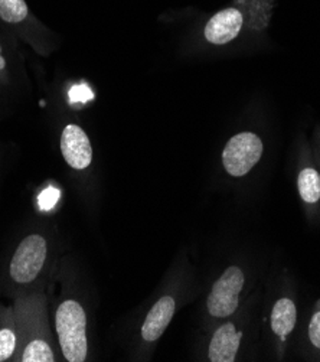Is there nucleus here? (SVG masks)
<instances>
[{"instance_id":"obj_15","label":"nucleus","mask_w":320,"mask_h":362,"mask_svg":"<svg viewBox=\"0 0 320 362\" xmlns=\"http://www.w3.org/2000/svg\"><path fill=\"white\" fill-rule=\"evenodd\" d=\"M8 80V58L5 54V48L2 41H0V83Z\"/></svg>"},{"instance_id":"obj_5","label":"nucleus","mask_w":320,"mask_h":362,"mask_svg":"<svg viewBox=\"0 0 320 362\" xmlns=\"http://www.w3.org/2000/svg\"><path fill=\"white\" fill-rule=\"evenodd\" d=\"M244 286V273L239 267L231 266L213 283L206 300L208 312L215 317H227L238 308V296Z\"/></svg>"},{"instance_id":"obj_4","label":"nucleus","mask_w":320,"mask_h":362,"mask_svg":"<svg viewBox=\"0 0 320 362\" xmlns=\"http://www.w3.org/2000/svg\"><path fill=\"white\" fill-rule=\"evenodd\" d=\"M263 155L261 139L250 132L231 137L223 152V163L231 176H244L250 172Z\"/></svg>"},{"instance_id":"obj_2","label":"nucleus","mask_w":320,"mask_h":362,"mask_svg":"<svg viewBox=\"0 0 320 362\" xmlns=\"http://www.w3.org/2000/svg\"><path fill=\"white\" fill-rule=\"evenodd\" d=\"M49 259V241L44 234L32 233L15 248L6 269V281L15 296L32 292L44 274Z\"/></svg>"},{"instance_id":"obj_12","label":"nucleus","mask_w":320,"mask_h":362,"mask_svg":"<svg viewBox=\"0 0 320 362\" xmlns=\"http://www.w3.org/2000/svg\"><path fill=\"white\" fill-rule=\"evenodd\" d=\"M0 21L20 32L33 22L25 0H0Z\"/></svg>"},{"instance_id":"obj_10","label":"nucleus","mask_w":320,"mask_h":362,"mask_svg":"<svg viewBox=\"0 0 320 362\" xmlns=\"http://www.w3.org/2000/svg\"><path fill=\"white\" fill-rule=\"evenodd\" d=\"M18 346L12 308L0 305V362L12 361Z\"/></svg>"},{"instance_id":"obj_11","label":"nucleus","mask_w":320,"mask_h":362,"mask_svg":"<svg viewBox=\"0 0 320 362\" xmlns=\"http://www.w3.org/2000/svg\"><path fill=\"white\" fill-rule=\"evenodd\" d=\"M297 312L290 299H280L275 302L271 313V328L278 337H288L296 327Z\"/></svg>"},{"instance_id":"obj_13","label":"nucleus","mask_w":320,"mask_h":362,"mask_svg":"<svg viewBox=\"0 0 320 362\" xmlns=\"http://www.w3.org/2000/svg\"><path fill=\"white\" fill-rule=\"evenodd\" d=\"M297 185H299V192H300L303 201H306L309 204L319 201V198H320V175L314 169H312V168L303 169L299 175Z\"/></svg>"},{"instance_id":"obj_1","label":"nucleus","mask_w":320,"mask_h":362,"mask_svg":"<svg viewBox=\"0 0 320 362\" xmlns=\"http://www.w3.org/2000/svg\"><path fill=\"white\" fill-rule=\"evenodd\" d=\"M18 346L15 362H57L58 354L48 319L47 296L32 291L15 296L12 306Z\"/></svg>"},{"instance_id":"obj_8","label":"nucleus","mask_w":320,"mask_h":362,"mask_svg":"<svg viewBox=\"0 0 320 362\" xmlns=\"http://www.w3.org/2000/svg\"><path fill=\"white\" fill-rule=\"evenodd\" d=\"M176 302L172 296L160 298L149 310L143 325H141V338L146 342L158 341L169 327L174 315Z\"/></svg>"},{"instance_id":"obj_9","label":"nucleus","mask_w":320,"mask_h":362,"mask_svg":"<svg viewBox=\"0 0 320 362\" xmlns=\"http://www.w3.org/2000/svg\"><path fill=\"white\" fill-rule=\"evenodd\" d=\"M241 342V334L237 332L232 323H225L213 334L208 358L211 362H232L238 352Z\"/></svg>"},{"instance_id":"obj_6","label":"nucleus","mask_w":320,"mask_h":362,"mask_svg":"<svg viewBox=\"0 0 320 362\" xmlns=\"http://www.w3.org/2000/svg\"><path fill=\"white\" fill-rule=\"evenodd\" d=\"M59 149L65 163L74 170H85L93 163L91 140L84 129L76 123L64 127L59 140Z\"/></svg>"},{"instance_id":"obj_7","label":"nucleus","mask_w":320,"mask_h":362,"mask_svg":"<svg viewBox=\"0 0 320 362\" xmlns=\"http://www.w3.org/2000/svg\"><path fill=\"white\" fill-rule=\"evenodd\" d=\"M242 28V15L234 8L224 9L213 15L203 30L208 42L213 45H225L235 40Z\"/></svg>"},{"instance_id":"obj_14","label":"nucleus","mask_w":320,"mask_h":362,"mask_svg":"<svg viewBox=\"0 0 320 362\" xmlns=\"http://www.w3.org/2000/svg\"><path fill=\"white\" fill-rule=\"evenodd\" d=\"M309 337L316 348H320V312L314 313L309 325Z\"/></svg>"},{"instance_id":"obj_3","label":"nucleus","mask_w":320,"mask_h":362,"mask_svg":"<svg viewBox=\"0 0 320 362\" xmlns=\"http://www.w3.org/2000/svg\"><path fill=\"white\" fill-rule=\"evenodd\" d=\"M87 312L80 300L66 298L55 309L54 328L62 358L66 362H84L88 358Z\"/></svg>"}]
</instances>
